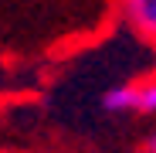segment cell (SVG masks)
Returning <instances> with one entry per match:
<instances>
[{
    "label": "cell",
    "instance_id": "1",
    "mask_svg": "<svg viewBox=\"0 0 156 153\" xmlns=\"http://www.w3.org/2000/svg\"><path fill=\"white\" fill-rule=\"evenodd\" d=\"M98 109L105 116H153L156 112V82L146 75L143 82H122L98 95Z\"/></svg>",
    "mask_w": 156,
    "mask_h": 153
},
{
    "label": "cell",
    "instance_id": "2",
    "mask_svg": "<svg viewBox=\"0 0 156 153\" xmlns=\"http://www.w3.org/2000/svg\"><path fill=\"white\" fill-rule=\"evenodd\" d=\"M119 10H122V20L139 38L146 41L156 38V0H119Z\"/></svg>",
    "mask_w": 156,
    "mask_h": 153
}]
</instances>
